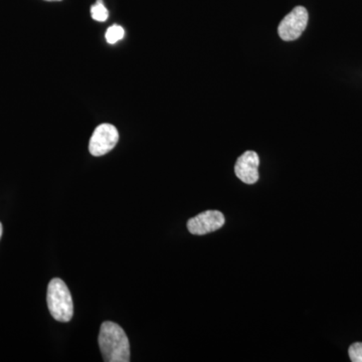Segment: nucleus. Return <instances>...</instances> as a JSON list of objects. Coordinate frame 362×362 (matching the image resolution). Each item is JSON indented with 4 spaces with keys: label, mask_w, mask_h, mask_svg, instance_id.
Returning <instances> with one entry per match:
<instances>
[{
    "label": "nucleus",
    "mask_w": 362,
    "mask_h": 362,
    "mask_svg": "<svg viewBox=\"0 0 362 362\" xmlns=\"http://www.w3.org/2000/svg\"><path fill=\"white\" fill-rule=\"evenodd\" d=\"M99 346L104 361L129 362L130 344L127 335L118 324L107 321L102 324Z\"/></svg>",
    "instance_id": "nucleus-1"
},
{
    "label": "nucleus",
    "mask_w": 362,
    "mask_h": 362,
    "mask_svg": "<svg viewBox=\"0 0 362 362\" xmlns=\"http://www.w3.org/2000/svg\"><path fill=\"white\" fill-rule=\"evenodd\" d=\"M47 307L54 319L69 322L74 315V304L70 290L63 280L52 279L47 287Z\"/></svg>",
    "instance_id": "nucleus-2"
},
{
    "label": "nucleus",
    "mask_w": 362,
    "mask_h": 362,
    "mask_svg": "<svg viewBox=\"0 0 362 362\" xmlns=\"http://www.w3.org/2000/svg\"><path fill=\"white\" fill-rule=\"evenodd\" d=\"M308 11L303 6H297L283 18L279 25L278 33L285 42L299 39L308 25Z\"/></svg>",
    "instance_id": "nucleus-3"
},
{
    "label": "nucleus",
    "mask_w": 362,
    "mask_h": 362,
    "mask_svg": "<svg viewBox=\"0 0 362 362\" xmlns=\"http://www.w3.org/2000/svg\"><path fill=\"white\" fill-rule=\"evenodd\" d=\"M119 141V133L115 126L102 124L98 126L90 137L89 150L93 156H103L109 153Z\"/></svg>",
    "instance_id": "nucleus-4"
},
{
    "label": "nucleus",
    "mask_w": 362,
    "mask_h": 362,
    "mask_svg": "<svg viewBox=\"0 0 362 362\" xmlns=\"http://www.w3.org/2000/svg\"><path fill=\"white\" fill-rule=\"evenodd\" d=\"M225 216L218 211H206L187 221V230L194 235L216 232L225 225Z\"/></svg>",
    "instance_id": "nucleus-5"
},
{
    "label": "nucleus",
    "mask_w": 362,
    "mask_h": 362,
    "mask_svg": "<svg viewBox=\"0 0 362 362\" xmlns=\"http://www.w3.org/2000/svg\"><path fill=\"white\" fill-rule=\"evenodd\" d=\"M259 158L255 151H247L235 162V173L240 180L254 185L259 180Z\"/></svg>",
    "instance_id": "nucleus-6"
},
{
    "label": "nucleus",
    "mask_w": 362,
    "mask_h": 362,
    "mask_svg": "<svg viewBox=\"0 0 362 362\" xmlns=\"http://www.w3.org/2000/svg\"><path fill=\"white\" fill-rule=\"evenodd\" d=\"M90 14H92L93 20L104 23L108 20L109 13L103 4V0H97L96 4L90 7Z\"/></svg>",
    "instance_id": "nucleus-7"
},
{
    "label": "nucleus",
    "mask_w": 362,
    "mask_h": 362,
    "mask_svg": "<svg viewBox=\"0 0 362 362\" xmlns=\"http://www.w3.org/2000/svg\"><path fill=\"white\" fill-rule=\"evenodd\" d=\"M124 30L122 26L118 25H112L106 32V40L108 44L114 45L124 37Z\"/></svg>",
    "instance_id": "nucleus-8"
},
{
    "label": "nucleus",
    "mask_w": 362,
    "mask_h": 362,
    "mask_svg": "<svg viewBox=\"0 0 362 362\" xmlns=\"http://www.w3.org/2000/svg\"><path fill=\"white\" fill-rule=\"evenodd\" d=\"M349 354L352 362H362V342L354 343L349 347Z\"/></svg>",
    "instance_id": "nucleus-9"
},
{
    "label": "nucleus",
    "mask_w": 362,
    "mask_h": 362,
    "mask_svg": "<svg viewBox=\"0 0 362 362\" xmlns=\"http://www.w3.org/2000/svg\"><path fill=\"white\" fill-rule=\"evenodd\" d=\"M2 235V225L1 223H0V239H1Z\"/></svg>",
    "instance_id": "nucleus-10"
},
{
    "label": "nucleus",
    "mask_w": 362,
    "mask_h": 362,
    "mask_svg": "<svg viewBox=\"0 0 362 362\" xmlns=\"http://www.w3.org/2000/svg\"><path fill=\"white\" fill-rule=\"evenodd\" d=\"M45 1H62V0H45Z\"/></svg>",
    "instance_id": "nucleus-11"
}]
</instances>
